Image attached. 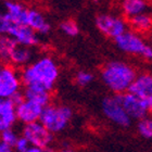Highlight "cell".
I'll list each match as a JSON object with an SVG mask.
<instances>
[{
  "label": "cell",
  "mask_w": 152,
  "mask_h": 152,
  "mask_svg": "<svg viewBox=\"0 0 152 152\" xmlns=\"http://www.w3.org/2000/svg\"><path fill=\"white\" fill-rule=\"evenodd\" d=\"M59 66L53 58L44 56L23 67L20 75L25 87H35L50 92L59 77Z\"/></svg>",
  "instance_id": "obj_1"
},
{
  "label": "cell",
  "mask_w": 152,
  "mask_h": 152,
  "mask_svg": "<svg viewBox=\"0 0 152 152\" xmlns=\"http://www.w3.org/2000/svg\"><path fill=\"white\" fill-rule=\"evenodd\" d=\"M137 73L130 64L123 61L108 62L101 70V79L114 95H123L129 91Z\"/></svg>",
  "instance_id": "obj_2"
},
{
  "label": "cell",
  "mask_w": 152,
  "mask_h": 152,
  "mask_svg": "<svg viewBox=\"0 0 152 152\" xmlns=\"http://www.w3.org/2000/svg\"><path fill=\"white\" fill-rule=\"evenodd\" d=\"M73 117V111L70 107L62 104H49L44 108L40 122L52 134L60 133L70 124Z\"/></svg>",
  "instance_id": "obj_3"
},
{
  "label": "cell",
  "mask_w": 152,
  "mask_h": 152,
  "mask_svg": "<svg viewBox=\"0 0 152 152\" xmlns=\"http://www.w3.org/2000/svg\"><path fill=\"white\" fill-rule=\"evenodd\" d=\"M116 47L125 53L140 56L147 60H152V46L145 42L138 34L132 31H127L114 39Z\"/></svg>",
  "instance_id": "obj_4"
},
{
  "label": "cell",
  "mask_w": 152,
  "mask_h": 152,
  "mask_svg": "<svg viewBox=\"0 0 152 152\" xmlns=\"http://www.w3.org/2000/svg\"><path fill=\"white\" fill-rule=\"evenodd\" d=\"M101 109L104 116L117 126L128 127L132 123V118L122 104L121 95H112L105 97L102 100Z\"/></svg>",
  "instance_id": "obj_5"
},
{
  "label": "cell",
  "mask_w": 152,
  "mask_h": 152,
  "mask_svg": "<svg viewBox=\"0 0 152 152\" xmlns=\"http://www.w3.org/2000/svg\"><path fill=\"white\" fill-rule=\"evenodd\" d=\"M21 75L12 65H0V99H11L21 91Z\"/></svg>",
  "instance_id": "obj_6"
},
{
  "label": "cell",
  "mask_w": 152,
  "mask_h": 152,
  "mask_svg": "<svg viewBox=\"0 0 152 152\" xmlns=\"http://www.w3.org/2000/svg\"><path fill=\"white\" fill-rule=\"evenodd\" d=\"M22 136L25 137L31 146L47 149L53 141V134L49 132L40 122L24 125Z\"/></svg>",
  "instance_id": "obj_7"
},
{
  "label": "cell",
  "mask_w": 152,
  "mask_h": 152,
  "mask_svg": "<svg viewBox=\"0 0 152 152\" xmlns=\"http://www.w3.org/2000/svg\"><path fill=\"white\" fill-rule=\"evenodd\" d=\"M96 26L104 36L117 38L127 32V24L122 18L109 13H102L96 18Z\"/></svg>",
  "instance_id": "obj_8"
},
{
  "label": "cell",
  "mask_w": 152,
  "mask_h": 152,
  "mask_svg": "<svg viewBox=\"0 0 152 152\" xmlns=\"http://www.w3.org/2000/svg\"><path fill=\"white\" fill-rule=\"evenodd\" d=\"M121 100H122V104H123L125 111L129 115L132 121L142 120L147 117L149 113V109H148L146 100L134 95L132 92L128 91L121 95Z\"/></svg>",
  "instance_id": "obj_9"
},
{
  "label": "cell",
  "mask_w": 152,
  "mask_h": 152,
  "mask_svg": "<svg viewBox=\"0 0 152 152\" xmlns=\"http://www.w3.org/2000/svg\"><path fill=\"white\" fill-rule=\"evenodd\" d=\"M42 111H44V107L37 104L35 102L24 100L21 104L16 107L18 121H20L24 125L39 122Z\"/></svg>",
  "instance_id": "obj_10"
},
{
  "label": "cell",
  "mask_w": 152,
  "mask_h": 152,
  "mask_svg": "<svg viewBox=\"0 0 152 152\" xmlns=\"http://www.w3.org/2000/svg\"><path fill=\"white\" fill-rule=\"evenodd\" d=\"M21 46L32 48L39 44V39L34 29L27 25H13L9 35Z\"/></svg>",
  "instance_id": "obj_11"
},
{
  "label": "cell",
  "mask_w": 152,
  "mask_h": 152,
  "mask_svg": "<svg viewBox=\"0 0 152 152\" xmlns=\"http://www.w3.org/2000/svg\"><path fill=\"white\" fill-rule=\"evenodd\" d=\"M16 121V105L11 99H0V133L13 128Z\"/></svg>",
  "instance_id": "obj_12"
},
{
  "label": "cell",
  "mask_w": 152,
  "mask_h": 152,
  "mask_svg": "<svg viewBox=\"0 0 152 152\" xmlns=\"http://www.w3.org/2000/svg\"><path fill=\"white\" fill-rule=\"evenodd\" d=\"M4 8L8 19L14 25H27L28 9H26L25 6L15 1L7 0L4 2Z\"/></svg>",
  "instance_id": "obj_13"
},
{
  "label": "cell",
  "mask_w": 152,
  "mask_h": 152,
  "mask_svg": "<svg viewBox=\"0 0 152 152\" xmlns=\"http://www.w3.org/2000/svg\"><path fill=\"white\" fill-rule=\"evenodd\" d=\"M129 92L138 96L141 99L148 100L152 97V74L142 73L137 75L135 82L130 87Z\"/></svg>",
  "instance_id": "obj_14"
},
{
  "label": "cell",
  "mask_w": 152,
  "mask_h": 152,
  "mask_svg": "<svg viewBox=\"0 0 152 152\" xmlns=\"http://www.w3.org/2000/svg\"><path fill=\"white\" fill-rule=\"evenodd\" d=\"M27 26L34 29L36 33L39 34H48L50 32L51 26L44 16V14L38 11L37 9H29L27 15Z\"/></svg>",
  "instance_id": "obj_15"
},
{
  "label": "cell",
  "mask_w": 152,
  "mask_h": 152,
  "mask_svg": "<svg viewBox=\"0 0 152 152\" xmlns=\"http://www.w3.org/2000/svg\"><path fill=\"white\" fill-rule=\"evenodd\" d=\"M33 51L31 48L18 45L14 50L11 53L10 57V63L14 66L25 67L31 64V61L33 60Z\"/></svg>",
  "instance_id": "obj_16"
},
{
  "label": "cell",
  "mask_w": 152,
  "mask_h": 152,
  "mask_svg": "<svg viewBox=\"0 0 152 152\" xmlns=\"http://www.w3.org/2000/svg\"><path fill=\"white\" fill-rule=\"evenodd\" d=\"M25 100L35 102L37 104L46 108L47 105L50 104V92L47 90L40 88H35V87H25V90L23 91Z\"/></svg>",
  "instance_id": "obj_17"
},
{
  "label": "cell",
  "mask_w": 152,
  "mask_h": 152,
  "mask_svg": "<svg viewBox=\"0 0 152 152\" xmlns=\"http://www.w3.org/2000/svg\"><path fill=\"white\" fill-rule=\"evenodd\" d=\"M147 7L146 0H122L121 3L123 13L129 19L146 13Z\"/></svg>",
  "instance_id": "obj_18"
},
{
  "label": "cell",
  "mask_w": 152,
  "mask_h": 152,
  "mask_svg": "<svg viewBox=\"0 0 152 152\" xmlns=\"http://www.w3.org/2000/svg\"><path fill=\"white\" fill-rule=\"evenodd\" d=\"M15 39L11 36H0V61L3 63L10 62V57L14 48L18 46Z\"/></svg>",
  "instance_id": "obj_19"
},
{
  "label": "cell",
  "mask_w": 152,
  "mask_h": 152,
  "mask_svg": "<svg viewBox=\"0 0 152 152\" xmlns=\"http://www.w3.org/2000/svg\"><path fill=\"white\" fill-rule=\"evenodd\" d=\"M129 24L135 31L147 32V31L152 28V18L146 13H143V14L129 19Z\"/></svg>",
  "instance_id": "obj_20"
},
{
  "label": "cell",
  "mask_w": 152,
  "mask_h": 152,
  "mask_svg": "<svg viewBox=\"0 0 152 152\" xmlns=\"http://www.w3.org/2000/svg\"><path fill=\"white\" fill-rule=\"evenodd\" d=\"M137 130L141 137L146 139L152 138V117L147 116L142 120L138 121L137 124Z\"/></svg>",
  "instance_id": "obj_21"
},
{
  "label": "cell",
  "mask_w": 152,
  "mask_h": 152,
  "mask_svg": "<svg viewBox=\"0 0 152 152\" xmlns=\"http://www.w3.org/2000/svg\"><path fill=\"white\" fill-rule=\"evenodd\" d=\"M61 31L65 34L66 36L70 37H76L79 34V27L77 23L73 20H66L60 24Z\"/></svg>",
  "instance_id": "obj_22"
},
{
  "label": "cell",
  "mask_w": 152,
  "mask_h": 152,
  "mask_svg": "<svg viewBox=\"0 0 152 152\" xmlns=\"http://www.w3.org/2000/svg\"><path fill=\"white\" fill-rule=\"evenodd\" d=\"M20 136L15 130L11 128V129H7L2 133H0V142L6 143L8 146L14 148L16 141L19 140Z\"/></svg>",
  "instance_id": "obj_23"
},
{
  "label": "cell",
  "mask_w": 152,
  "mask_h": 152,
  "mask_svg": "<svg viewBox=\"0 0 152 152\" xmlns=\"http://www.w3.org/2000/svg\"><path fill=\"white\" fill-rule=\"evenodd\" d=\"M92 80H94V75L90 72H87V71H79L75 76L76 84L82 86V87L89 85Z\"/></svg>",
  "instance_id": "obj_24"
},
{
  "label": "cell",
  "mask_w": 152,
  "mask_h": 152,
  "mask_svg": "<svg viewBox=\"0 0 152 152\" xmlns=\"http://www.w3.org/2000/svg\"><path fill=\"white\" fill-rule=\"evenodd\" d=\"M13 25L14 24L8 19L6 13L0 12V36L9 35V33Z\"/></svg>",
  "instance_id": "obj_25"
},
{
  "label": "cell",
  "mask_w": 152,
  "mask_h": 152,
  "mask_svg": "<svg viewBox=\"0 0 152 152\" xmlns=\"http://www.w3.org/2000/svg\"><path fill=\"white\" fill-rule=\"evenodd\" d=\"M29 147H31V143L27 141V139H26L25 137L20 136L19 140L16 141L15 146H14L13 149L15 150L16 152H25Z\"/></svg>",
  "instance_id": "obj_26"
},
{
  "label": "cell",
  "mask_w": 152,
  "mask_h": 152,
  "mask_svg": "<svg viewBox=\"0 0 152 152\" xmlns=\"http://www.w3.org/2000/svg\"><path fill=\"white\" fill-rule=\"evenodd\" d=\"M11 100H12V102L16 105V107H18L19 104H21V103L25 100V97H24L23 91H20V92H18V94H15V95L11 98Z\"/></svg>",
  "instance_id": "obj_27"
},
{
  "label": "cell",
  "mask_w": 152,
  "mask_h": 152,
  "mask_svg": "<svg viewBox=\"0 0 152 152\" xmlns=\"http://www.w3.org/2000/svg\"><path fill=\"white\" fill-rule=\"evenodd\" d=\"M0 152H14V149L6 143L0 142Z\"/></svg>",
  "instance_id": "obj_28"
},
{
  "label": "cell",
  "mask_w": 152,
  "mask_h": 152,
  "mask_svg": "<svg viewBox=\"0 0 152 152\" xmlns=\"http://www.w3.org/2000/svg\"><path fill=\"white\" fill-rule=\"evenodd\" d=\"M25 152H45V149H41V148H38V147L31 146Z\"/></svg>",
  "instance_id": "obj_29"
},
{
  "label": "cell",
  "mask_w": 152,
  "mask_h": 152,
  "mask_svg": "<svg viewBox=\"0 0 152 152\" xmlns=\"http://www.w3.org/2000/svg\"><path fill=\"white\" fill-rule=\"evenodd\" d=\"M147 101V104H148V109H149V112H151L152 113V97L151 98H149L148 100H146Z\"/></svg>",
  "instance_id": "obj_30"
},
{
  "label": "cell",
  "mask_w": 152,
  "mask_h": 152,
  "mask_svg": "<svg viewBox=\"0 0 152 152\" xmlns=\"http://www.w3.org/2000/svg\"><path fill=\"white\" fill-rule=\"evenodd\" d=\"M60 152H75V151L72 149H63V150H61Z\"/></svg>",
  "instance_id": "obj_31"
}]
</instances>
